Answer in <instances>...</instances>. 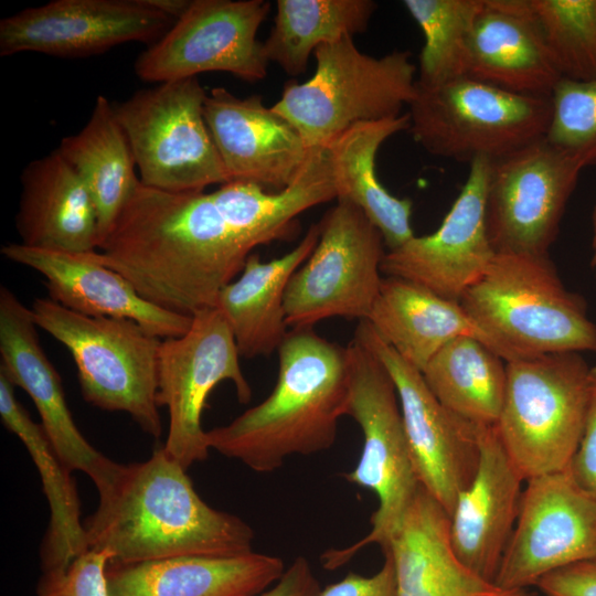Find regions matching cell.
<instances>
[{"label":"cell","instance_id":"obj_9","mask_svg":"<svg viewBox=\"0 0 596 596\" xmlns=\"http://www.w3.org/2000/svg\"><path fill=\"white\" fill-rule=\"evenodd\" d=\"M551 114V97L520 95L465 76L417 84L407 130L428 153L469 164L477 158L494 161L543 139Z\"/></svg>","mask_w":596,"mask_h":596},{"label":"cell","instance_id":"obj_31","mask_svg":"<svg viewBox=\"0 0 596 596\" xmlns=\"http://www.w3.org/2000/svg\"><path fill=\"white\" fill-rule=\"evenodd\" d=\"M57 151L79 174L92 195L99 245L140 182L132 149L113 103L98 95L85 126L64 137Z\"/></svg>","mask_w":596,"mask_h":596},{"label":"cell","instance_id":"obj_13","mask_svg":"<svg viewBox=\"0 0 596 596\" xmlns=\"http://www.w3.org/2000/svg\"><path fill=\"white\" fill-rule=\"evenodd\" d=\"M269 9L264 0H191L171 28L138 55L135 73L158 84L213 71L260 81L268 61L257 31Z\"/></svg>","mask_w":596,"mask_h":596},{"label":"cell","instance_id":"obj_5","mask_svg":"<svg viewBox=\"0 0 596 596\" xmlns=\"http://www.w3.org/2000/svg\"><path fill=\"white\" fill-rule=\"evenodd\" d=\"M316 71L304 83H287L274 111L287 119L309 149L328 147L361 123L401 116L417 92V67L407 51L364 54L345 35L315 51Z\"/></svg>","mask_w":596,"mask_h":596},{"label":"cell","instance_id":"obj_37","mask_svg":"<svg viewBox=\"0 0 596 596\" xmlns=\"http://www.w3.org/2000/svg\"><path fill=\"white\" fill-rule=\"evenodd\" d=\"M108 551L88 550L62 571L42 573L38 596H109L106 568Z\"/></svg>","mask_w":596,"mask_h":596},{"label":"cell","instance_id":"obj_35","mask_svg":"<svg viewBox=\"0 0 596 596\" xmlns=\"http://www.w3.org/2000/svg\"><path fill=\"white\" fill-rule=\"evenodd\" d=\"M563 78H596V0H531Z\"/></svg>","mask_w":596,"mask_h":596},{"label":"cell","instance_id":"obj_25","mask_svg":"<svg viewBox=\"0 0 596 596\" xmlns=\"http://www.w3.org/2000/svg\"><path fill=\"white\" fill-rule=\"evenodd\" d=\"M15 227L21 244L77 254L95 252L98 217L79 174L55 149L21 172Z\"/></svg>","mask_w":596,"mask_h":596},{"label":"cell","instance_id":"obj_39","mask_svg":"<svg viewBox=\"0 0 596 596\" xmlns=\"http://www.w3.org/2000/svg\"><path fill=\"white\" fill-rule=\"evenodd\" d=\"M535 587L545 596H596V557L554 571Z\"/></svg>","mask_w":596,"mask_h":596},{"label":"cell","instance_id":"obj_26","mask_svg":"<svg viewBox=\"0 0 596 596\" xmlns=\"http://www.w3.org/2000/svg\"><path fill=\"white\" fill-rule=\"evenodd\" d=\"M285 568L280 557L253 551L227 557L109 562L106 579L109 596H257Z\"/></svg>","mask_w":596,"mask_h":596},{"label":"cell","instance_id":"obj_27","mask_svg":"<svg viewBox=\"0 0 596 596\" xmlns=\"http://www.w3.org/2000/svg\"><path fill=\"white\" fill-rule=\"evenodd\" d=\"M320 237L312 224L291 251L263 262L251 254L241 274L220 292L216 308L225 318L241 356H268L288 333L285 292L294 273L306 262Z\"/></svg>","mask_w":596,"mask_h":596},{"label":"cell","instance_id":"obj_40","mask_svg":"<svg viewBox=\"0 0 596 596\" xmlns=\"http://www.w3.org/2000/svg\"><path fill=\"white\" fill-rule=\"evenodd\" d=\"M382 567L371 576L350 572L342 579L321 589L319 596H397L392 556L383 552Z\"/></svg>","mask_w":596,"mask_h":596},{"label":"cell","instance_id":"obj_29","mask_svg":"<svg viewBox=\"0 0 596 596\" xmlns=\"http://www.w3.org/2000/svg\"><path fill=\"white\" fill-rule=\"evenodd\" d=\"M408 126L407 113L396 118L361 123L328 146L336 200H345L359 207L381 232L389 251L415 235L411 224L413 201L391 194L381 184L375 158L386 139Z\"/></svg>","mask_w":596,"mask_h":596},{"label":"cell","instance_id":"obj_33","mask_svg":"<svg viewBox=\"0 0 596 596\" xmlns=\"http://www.w3.org/2000/svg\"><path fill=\"white\" fill-rule=\"evenodd\" d=\"M375 9L372 0H278L265 56L288 75H301L317 47L364 32Z\"/></svg>","mask_w":596,"mask_h":596},{"label":"cell","instance_id":"obj_19","mask_svg":"<svg viewBox=\"0 0 596 596\" xmlns=\"http://www.w3.org/2000/svg\"><path fill=\"white\" fill-rule=\"evenodd\" d=\"M0 373L33 401L50 441L74 471L85 472L97 490L113 478L119 464L82 435L67 406L58 372L46 356L31 308L7 287H0Z\"/></svg>","mask_w":596,"mask_h":596},{"label":"cell","instance_id":"obj_15","mask_svg":"<svg viewBox=\"0 0 596 596\" xmlns=\"http://www.w3.org/2000/svg\"><path fill=\"white\" fill-rule=\"evenodd\" d=\"M354 337L391 375L419 483L450 515L459 493L478 468L479 425L444 406L421 371L389 345L366 320L359 321Z\"/></svg>","mask_w":596,"mask_h":596},{"label":"cell","instance_id":"obj_22","mask_svg":"<svg viewBox=\"0 0 596 596\" xmlns=\"http://www.w3.org/2000/svg\"><path fill=\"white\" fill-rule=\"evenodd\" d=\"M478 435V468L456 500L449 534L459 560L477 575L494 582L519 515L525 480L494 425H479Z\"/></svg>","mask_w":596,"mask_h":596},{"label":"cell","instance_id":"obj_36","mask_svg":"<svg viewBox=\"0 0 596 596\" xmlns=\"http://www.w3.org/2000/svg\"><path fill=\"white\" fill-rule=\"evenodd\" d=\"M552 114L544 139L575 159L596 167V78H561L551 94Z\"/></svg>","mask_w":596,"mask_h":596},{"label":"cell","instance_id":"obj_34","mask_svg":"<svg viewBox=\"0 0 596 596\" xmlns=\"http://www.w3.org/2000/svg\"><path fill=\"white\" fill-rule=\"evenodd\" d=\"M485 0H404L425 42L417 84L434 86L467 76L476 20Z\"/></svg>","mask_w":596,"mask_h":596},{"label":"cell","instance_id":"obj_20","mask_svg":"<svg viewBox=\"0 0 596 596\" xmlns=\"http://www.w3.org/2000/svg\"><path fill=\"white\" fill-rule=\"evenodd\" d=\"M204 118L231 181L281 191L302 171L310 150L299 131L260 95L240 98L224 87L206 95Z\"/></svg>","mask_w":596,"mask_h":596},{"label":"cell","instance_id":"obj_8","mask_svg":"<svg viewBox=\"0 0 596 596\" xmlns=\"http://www.w3.org/2000/svg\"><path fill=\"white\" fill-rule=\"evenodd\" d=\"M589 392L590 368L579 352L507 362L494 426L525 481L567 469L583 435Z\"/></svg>","mask_w":596,"mask_h":596},{"label":"cell","instance_id":"obj_38","mask_svg":"<svg viewBox=\"0 0 596 596\" xmlns=\"http://www.w3.org/2000/svg\"><path fill=\"white\" fill-rule=\"evenodd\" d=\"M566 470L584 491L596 498V365L590 368V392L583 435Z\"/></svg>","mask_w":596,"mask_h":596},{"label":"cell","instance_id":"obj_21","mask_svg":"<svg viewBox=\"0 0 596 596\" xmlns=\"http://www.w3.org/2000/svg\"><path fill=\"white\" fill-rule=\"evenodd\" d=\"M9 260L41 274L53 301L92 317L130 319L160 339L183 336L192 317L171 312L143 299L119 273L96 260L92 253L77 254L29 247L1 246Z\"/></svg>","mask_w":596,"mask_h":596},{"label":"cell","instance_id":"obj_2","mask_svg":"<svg viewBox=\"0 0 596 596\" xmlns=\"http://www.w3.org/2000/svg\"><path fill=\"white\" fill-rule=\"evenodd\" d=\"M98 494L84 528L88 550L108 551L111 563L253 552L252 526L203 501L187 470L162 447L146 461L119 464Z\"/></svg>","mask_w":596,"mask_h":596},{"label":"cell","instance_id":"obj_41","mask_svg":"<svg viewBox=\"0 0 596 596\" xmlns=\"http://www.w3.org/2000/svg\"><path fill=\"white\" fill-rule=\"evenodd\" d=\"M320 584L309 561L297 556L280 578L257 596H319Z\"/></svg>","mask_w":596,"mask_h":596},{"label":"cell","instance_id":"obj_4","mask_svg":"<svg viewBox=\"0 0 596 596\" xmlns=\"http://www.w3.org/2000/svg\"><path fill=\"white\" fill-rule=\"evenodd\" d=\"M459 302L507 362L596 351L586 304L565 288L549 255L496 254Z\"/></svg>","mask_w":596,"mask_h":596},{"label":"cell","instance_id":"obj_30","mask_svg":"<svg viewBox=\"0 0 596 596\" xmlns=\"http://www.w3.org/2000/svg\"><path fill=\"white\" fill-rule=\"evenodd\" d=\"M14 387L0 373V416L31 456L50 507L49 525L40 547L42 572L62 571L88 551L76 482L73 470L57 454L42 425L32 421L17 400Z\"/></svg>","mask_w":596,"mask_h":596},{"label":"cell","instance_id":"obj_24","mask_svg":"<svg viewBox=\"0 0 596 596\" xmlns=\"http://www.w3.org/2000/svg\"><path fill=\"white\" fill-rule=\"evenodd\" d=\"M467 76L528 96L551 97L562 78L531 0H485L476 20Z\"/></svg>","mask_w":596,"mask_h":596},{"label":"cell","instance_id":"obj_28","mask_svg":"<svg viewBox=\"0 0 596 596\" xmlns=\"http://www.w3.org/2000/svg\"><path fill=\"white\" fill-rule=\"evenodd\" d=\"M366 321L419 371L446 343L458 337L476 338L499 354L490 337L458 300L441 297L406 279L383 277Z\"/></svg>","mask_w":596,"mask_h":596},{"label":"cell","instance_id":"obj_3","mask_svg":"<svg viewBox=\"0 0 596 596\" xmlns=\"http://www.w3.org/2000/svg\"><path fill=\"white\" fill-rule=\"evenodd\" d=\"M277 353L272 393L227 425L206 432L211 449L260 473L279 469L290 456L329 449L347 415V347L301 328L288 331Z\"/></svg>","mask_w":596,"mask_h":596},{"label":"cell","instance_id":"obj_14","mask_svg":"<svg viewBox=\"0 0 596 596\" xmlns=\"http://www.w3.org/2000/svg\"><path fill=\"white\" fill-rule=\"evenodd\" d=\"M582 169L544 138L492 161L486 227L496 254L549 255Z\"/></svg>","mask_w":596,"mask_h":596},{"label":"cell","instance_id":"obj_12","mask_svg":"<svg viewBox=\"0 0 596 596\" xmlns=\"http://www.w3.org/2000/svg\"><path fill=\"white\" fill-rule=\"evenodd\" d=\"M232 331L217 308L192 317L181 337L163 339L158 358V406H166L169 427L164 453L185 470L209 457L202 412L212 390L223 381L233 383L237 400L251 401Z\"/></svg>","mask_w":596,"mask_h":596},{"label":"cell","instance_id":"obj_43","mask_svg":"<svg viewBox=\"0 0 596 596\" xmlns=\"http://www.w3.org/2000/svg\"><path fill=\"white\" fill-rule=\"evenodd\" d=\"M592 224H593V240H592L593 258H592V265L596 268V204L594 206L593 214H592Z\"/></svg>","mask_w":596,"mask_h":596},{"label":"cell","instance_id":"obj_23","mask_svg":"<svg viewBox=\"0 0 596 596\" xmlns=\"http://www.w3.org/2000/svg\"><path fill=\"white\" fill-rule=\"evenodd\" d=\"M383 552L393 560L397 596H530L500 587L459 560L449 515L422 486Z\"/></svg>","mask_w":596,"mask_h":596},{"label":"cell","instance_id":"obj_17","mask_svg":"<svg viewBox=\"0 0 596 596\" xmlns=\"http://www.w3.org/2000/svg\"><path fill=\"white\" fill-rule=\"evenodd\" d=\"M173 22L146 0H53L0 21V55L84 57L127 42L155 43Z\"/></svg>","mask_w":596,"mask_h":596},{"label":"cell","instance_id":"obj_32","mask_svg":"<svg viewBox=\"0 0 596 596\" xmlns=\"http://www.w3.org/2000/svg\"><path fill=\"white\" fill-rule=\"evenodd\" d=\"M448 409L475 425H496L501 412L507 361L472 337L446 343L421 371Z\"/></svg>","mask_w":596,"mask_h":596},{"label":"cell","instance_id":"obj_6","mask_svg":"<svg viewBox=\"0 0 596 596\" xmlns=\"http://www.w3.org/2000/svg\"><path fill=\"white\" fill-rule=\"evenodd\" d=\"M347 349L350 390L345 416L352 417L361 428L363 447L358 464L343 478L373 491L379 504L364 538L321 555L322 566L328 570L344 565L370 544L385 551L421 487L391 375L355 337Z\"/></svg>","mask_w":596,"mask_h":596},{"label":"cell","instance_id":"obj_11","mask_svg":"<svg viewBox=\"0 0 596 596\" xmlns=\"http://www.w3.org/2000/svg\"><path fill=\"white\" fill-rule=\"evenodd\" d=\"M319 241L285 292L290 329L334 317L366 320L380 292L384 240L364 213L337 200L321 221Z\"/></svg>","mask_w":596,"mask_h":596},{"label":"cell","instance_id":"obj_7","mask_svg":"<svg viewBox=\"0 0 596 596\" xmlns=\"http://www.w3.org/2000/svg\"><path fill=\"white\" fill-rule=\"evenodd\" d=\"M31 311L36 327L72 354L87 403L125 412L143 433L161 436L157 391L162 339L134 320L82 315L51 298H36Z\"/></svg>","mask_w":596,"mask_h":596},{"label":"cell","instance_id":"obj_1","mask_svg":"<svg viewBox=\"0 0 596 596\" xmlns=\"http://www.w3.org/2000/svg\"><path fill=\"white\" fill-rule=\"evenodd\" d=\"M254 248L212 192H169L139 182L92 255L143 299L193 317L216 308Z\"/></svg>","mask_w":596,"mask_h":596},{"label":"cell","instance_id":"obj_18","mask_svg":"<svg viewBox=\"0 0 596 596\" xmlns=\"http://www.w3.org/2000/svg\"><path fill=\"white\" fill-rule=\"evenodd\" d=\"M491 162L477 158L468 164L467 179L439 227L385 253L382 274L459 301L496 256L486 227Z\"/></svg>","mask_w":596,"mask_h":596},{"label":"cell","instance_id":"obj_10","mask_svg":"<svg viewBox=\"0 0 596 596\" xmlns=\"http://www.w3.org/2000/svg\"><path fill=\"white\" fill-rule=\"evenodd\" d=\"M206 95L198 77H190L113 103L142 184L196 192L231 181L204 118Z\"/></svg>","mask_w":596,"mask_h":596},{"label":"cell","instance_id":"obj_16","mask_svg":"<svg viewBox=\"0 0 596 596\" xmlns=\"http://www.w3.org/2000/svg\"><path fill=\"white\" fill-rule=\"evenodd\" d=\"M596 557V498L567 470L530 478L494 583L526 589L545 575Z\"/></svg>","mask_w":596,"mask_h":596},{"label":"cell","instance_id":"obj_42","mask_svg":"<svg viewBox=\"0 0 596 596\" xmlns=\"http://www.w3.org/2000/svg\"><path fill=\"white\" fill-rule=\"evenodd\" d=\"M146 2L175 21L185 12L191 0H146Z\"/></svg>","mask_w":596,"mask_h":596}]
</instances>
